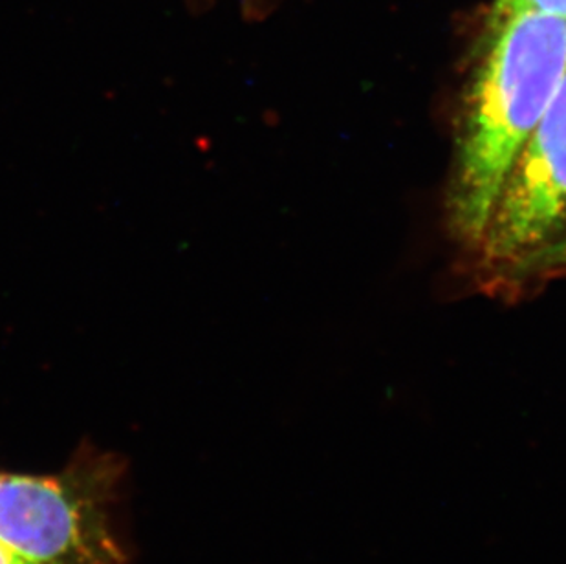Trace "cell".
<instances>
[{"instance_id": "obj_3", "label": "cell", "mask_w": 566, "mask_h": 564, "mask_svg": "<svg viewBox=\"0 0 566 564\" xmlns=\"http://www.w3.org/2000/svg\"><path fill=\"white\" fill-rule=\"evenodd\" d=\"M0 544L32 564H122L99 484L85 471L0 473Z\"/></svg>"}, {"instance_id": "obj_1", "label": "cell", "mask_w": 566, "mask_h": 564, "mask_svg": "<svg viewBox=\"0 0 566 564\" xmlns=\"http://www.w3.org/2000/svg\"><path fill=\"white\" fill-rule=\"evenodd\" d=\"M566 75V19L535 11L490 27L465 97L449 186V222L475 248L507 170Z\"/></svg>"}, {"instance_id": "obj_2", "label": "cell", "mask_w": 566, "mask_h": 564, "mask_svg": "<svg viewBox=\"0 0 566 564\" xmlns=\"http://www.w3.org/2000/svg\"><path fill=\"white\" fill-rule=\"evenodd\" d=\"M566 242V75L499 189L475 248L503 278L539 272Z\"/></svg>"}, {"instance_id": "obj_5", "label": "cell", "mask_w": 566, "mask_h": 564, "mask_svg": "<svg viewBox=\"0 0 566 564\" xmlns=\"http://www.w3.org/2000/svg\"><path fill=\"white\" fill-rule=\"evenodd\" d=\"M0 564H32L28 563V561L21 560L19 555L11 554L10 550H6L2 544H0Z\"/></svg>"}, {"instance_id": "obj_6", "label": "cell", "mask_w": 566, "mask_h": 564, "mask_svg": "<svg viewBox=\"0 0 566 564\" xmlns=\"http://www.w3.org/2000/svg\"><path fill=\"white\" fill-rule=\"evenodd\" d=\"M557 267H566V242L559 248L554 259L551 261V267L548 268H557Z\"/></svg>"}, {"instance_id": "obj_4", "label": "cell", "mask_w": 566, "mask_h": 564, "mask_svg": "<svg viewBox=\"0 0 566 564\" xmlns=\"http://www.w3.org/2000/svg\"><path fill=\"white\" fill-rule=\"evenodd\" d=\"M524 11H535V13H546V15L566 19V0H495L490 27L504 21L507 17L515 15V13H524Z\"/></svg>"}]
</instances>
